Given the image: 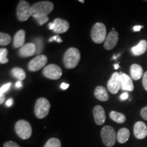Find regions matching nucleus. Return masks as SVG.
Here are the masks:
<instances>
[{"label":"nucleus","instance_id":"obj_1","mask_svg":"<svg viewBox=\"0 0 147 147\" xmlns=\"http://www.w3.org/2000/svg\"><path fill=\"white\" fill-rule=\"evenodd\" d=\"M54 5L49 1H42L36 3L32 6V16L34 18L48 16L53 10Z\"/></svg>","mask_w":147,"mask_h":147},{"label":"nucleus","instance_id":"obj_2","mask_svg":"<svg viewBox=\"0 0 147 147\" xmlns=\"http://www.w3.org/2000/svg\"><path fill=\"white\" fill-rule=\"evenodd\" d=\"M80 60V54L76 48H69L63 55L64 65L67 69H73L76 67Z\"/></svg>","mask_w":147,"mask_h":147},{"label":"nucleus","instance_id":"obj_3","mask_svg":"<svg viewBox=\"0 0 147 147\" xmlns=\"http://www.w3.org/2000/svg\"><path fill=\"white\" fill-rule=\"evenodd\" d=\"M51 104L49 101L45 97H40L38 99L35 104L34 113L38 119H42L49 115L50 111Z\"/></svg>","mask_w":147,"mask_h":147},{"label":"nucleus","instance_id":"obj_4","mask_svg":"<svg viewBox=\"0 0 147 147\" xmlns=\"http://www.w3.org/2000/svg\"><path fill=\"white\" fill-rule=\"evenodd\" d=\"M91 39L95 43L101 44L106 38V27L104 23H97L93 25L91 32Z\"/></svg>","mask_w":147,"mask_h":147},{"label":"nucleus","instance_id":"obj_5","mask_svg":"<svg viewBox=\"0 0 147 147\" xmlns=\"http://www.w3.org/2000/svg\"><path fill=\"white\" fill-rule=\"evenodd\" d=\"M15 131L18 136L23 140H27L32 136V128L28 121L19 120L16 123Z\"/></svg>","mask_w":147,"mask_h":147},{"label":"nucleus","instance_id":"obj_6","mask_svg":"<svg viewBox=\"0 0 147 147\" xmlns=\"http://www.w3.org/2000/svg\"><path fill=\"white\" fill-rule=\"evenodd\" d=\"M101 137L104 144L107 147H112L115 144L117 134L113 127L107 125L101 130Z\"/></svg>","mask_w":147,"mask_h":147},{"label":"nucleus","instance_id":"obj_7","mask_svg":"<svg viewBox=\"0 0 147 147\" xmlns=\"http://www.w3.org/2000/svg\"><path fill=\"white\" fill-rule=\"evenodd\" d=\"M32 6L26 1H20L16 8V15L20 21H25L32 16Z\"/></svg>","mask_w":147,"mask_h":147},{"label":"nucleus","instance_id":"obj_8","mask_svg":"<svg viewBox=\"0 0 147 147\" xmlns=\"http://www.w3.org/2000/svg\"><path fill=\"white\" fill-rule=\"evenodd\" d=\"M42 74L46 78L51 80H57L62 75L61 68L55 64H50L43 69Z\"/></svg>","mask_w":147,"mask_h":147},{"label":"nucleus","instance_id":"obj_9","mask_svg":"<svg viewBox=\"0 0 147 147\" xmlns=\"http://www.w3.org/2000/svg\"><path fill=\"white\" fill-rule=\"evenodd\" d=\"M108 90L113 94H117L121 89V74L115 72L113 74L111 78L108 80L107 84Z\"/></svg>","mask_w":147,"mask_h":147},{"label":"nucleus","instance_id":"obj_10","mask_svg":"<svg viewBox=\"0 0 147 147\" xmlns=\"http://www.w3.org/2000/svg\"><path fill=\"white\" fill-rule=\"evenodd\" d=\"M48 61V59L45 55H40L36 56L29 61L28 69L31 71H36L43 68Z\"/></svg>","mask_w":147,"mask_h":147},{"label":"nucleus","instance_id":"obj_11","mask_svg":"<svg viewBox=\"0 0 147 147\" xmlns=\"http://www.w3.org/2000/svg\"><path fill=\"white\" fill-rule=\"evenodd\" d=\"M119 41V34L115 31L110 32L104 41V47L106 50H112L116 47Z\"/></svg>","mask_w":147,"mask_h":147},{"label":"nucleus","instance_id":"obj_12","mask_svg":"<svg viewBox=\"0 0 147 147\" xmlns=\"http://www.w3.org/2000/svg\"><path fill=\"white\" fill-rule=\"evenodd\" d=\"M134 134L137 139L142 140L147 136V126L142 121H138L134 127Z\"/></svg>","mask_w":147,"mask_h":147},{"label":"nucleus","instance_id":"obj_13","mask_svg":"<svg viewBox=\"0 0 147 147\" xmlns=\"http://www.w3.org/2000/svg\"><path fill=\"white\" fill-rule=\"evenodd\" d=\"M93 117L95 123L98 125H102L106 121V113L104 108L101 106H96L93 110Z\"/></svg>","mask_w":147,"mask_h":147},{"label":"nucleus","instance_id":"obj_14","mask_svg":"<svg viewBox=\"0 0 147 147\" xmlns=\"http://www.w3.org/2000/svg\"><path fill=\"white\" fill-rule=\"evenodd\" d=\"M36 54V48L34 43H27L21 47L18 51V55L20 57L23 58L32 57Z\"/></svg>","mask_w":147,"mask_h":147},{"label":"nucleus","instance_id":"obj_15","mask_svg":"<svg viewBox=\"0 0 147 147\" xmlns=\"http://www.w3.org/2000/svg\"><path fill=\"white\" fill-rule=\"evenodd\" d=\"M53 23L55 25V29H53V32L56 34H63L67 32L69 28V23L62 18H55Z\"/></svg>","mask_w":147,"mask_h":147},{"label":"nucleus","instance_id":"obj_16","mask_svg":"<svg viewBox=\"0 0 147 147\" xmlns=\"http://www.w3.org/2000/svg\"><path fill=\"white\" fill-rule=\"evenodd\" d=\"M121 78V89L126 91H132L134 89L132 79L125 73H120Z\"/></svg>","mask_w":147,"mask_h":147},{"label":"nucleus","instance_id":"obj_17","mask_svg":"<svg viewBox=\"0 0 147 147\" xmlns=\"http://www.w3.org/2000/svg\"><path fill=\"white\" fill-rule=\"evenodd\" d=\"M25 32L23 29H21L16 32L14 37L13 47L14 49L21 48L25 45Z\"/></svg>","mask_w":147,"mask_h":147},{"label":"nucleus","instance_id":"obj_18","mask_svg":"<svg viewBox=\"0 0 147 147\" xmlns=\"http://www.w3.org/2000/svg\"><path fill=\"white\" fill-rule=\"evenodd\" d=\"M130 74L131 78L134 80H138L143 77V69L138 64L134 63L130 67Z\"/></svg>","mask_w":147,"mask_h":147},{"label":"nucleus","instance_id":"obj_19","mask_svg":"<svg viewBox=\"0 0 147 147\" xmlns=\"http://www.w3.org/2000/svg\"><path fill=\"white\" fill-rule=\"evenodd\" d=\"M147 50V41L145 40H142L136 46L131 48L132 54L135 56H140L142 55L146 52Z\"/></svg>","mask_w":147,"mask_h":147},{"label":"nucleus","instance_id":"obj_20","mask_svg":"<svg viewBox=\"0 0 147 147\" xmlns=\"http://www.w3.org/2000/svg\"><path fill=\"white\" fill-rule=\"evenodd\" d=\"M94 95L97 100L102 101V102H106L109 98L106 88L102 87V86H98L95 88Z\"/></svg>","mask_w":147,"mask_h":147},{"label":"nucleus","instance_id":"obj_21","mask_svg":"<svg viewBox=\"0 0 147 147\" xmlns=\"http://www.w3.org/2000/svg\"><path fill=\"white\" fill-rule=\"evenodd\" d=\"M130 136L129 130L127 128H121L118 131L117 135V139L121 144H124L128 140Z\"/></svg>","mask_w":147,"mask_h":147},{"label":"nucleus","instance_id":"obj_22","mask_svg":"<svg viewBox=\"0 0 147 147\" xmlns=\"http://www.w3.org/2000/svg\"><path fill=\"white\" fill-rule=\"evenodd\" d=\"M110 118L117 123H123L126 121L125 115L117 111L110 112Z\"/></svg>","mask_w":147,"mask_h":147},{"label":"nucleus","instance_id":"obj_23","mask_svg":"<svg viewBox=\"0 0 147 147\" xmlns=\"http://www.w3.org/2000/svg\"><path fill=\"white\" fill-rule=\"evenodd\" d=\"M12 76H13L14 78L18 79L20 81L24 80V79H25V78H26V74H25V71L22 68H20V67H14V68L12 69Z\"/></svg>","mask_w":147,"mask_h":147},{"label":"nucleus","instance_id":"obj_24","mask_svg":"<svg viewBox=\"0 0 147 147\" xmlns=\"http://www.w3.org/2000/svg\"><path fill=\"white\" fill-rule=\"evenodd\" d=\"M34 45L36 48V55H39L44 49V40L42 38H36L34 39Z\"/></svg>","mask_w":147,"mask_h":147},{"label":"nucleus","instance_id":"obj_25","mask_svg":"<svg viewBox=\"0 0 147 147\" xmlns=\"http://www.w3.org/2000/svg\"><path fill=\"white\" fill-rule=\"evenodd\" d=\"M11 37L5 33H0V45L1 46H7L10 43Z\"/></svg>","mask_w":147,"mask_h":147},{"label":"nucleus","instance_id":"obj_26","mask_svg":"<svg viewBox=\"0 0 147 147\" xmlns=\"http://www.w3.org/2000/svg\"><path fill=\"white\" fill-rule=\"evenodd\" d=\"M44 147H61V143L59 139L52 138L46 142Z\"/></svg>","mask_w":147,"mask_h":147},{"label":"nucleus","instance_id":"obj_27","mask_svg":"<svg viewBox=\"0 0 147 147\" xmlns=\"http://www.w3.org/2000/svg\"><path fill=\"white\" fill-rule=\"evenodd\" d=\"M8 51L6 49L1 48L0 49V63L1 64H5L8 62V59L7 58Z\"/></svg>","mask_w":147,"mask_h":147},{"label":"nucleus","instance_id":"obj_28","mask_svg":"<svg viewBox=\"0 0 147 147\" xmlns=\"http://www.w3.org/2000/svg\"><path fill=\"white\" fill-rule=\"evenodd\" d=\"M34 19L37 21V23H38V25H43L44 24H45L47 22H48L49 18L48 16H41V17L36 18H34Z\"/></svg>","mask_w":147,"mask_h":147},{"label":"nucleus","instance_id":"obj_29","mask_svg":"<svg viewBox=\"0 0 147 147\" xmlns=\"http://www.w3.org/2000/svg\"><path fill=\"white\" fill-rule=\"evenodd\" d=\"M10 86H11V82H8V83L1 86V88H0V94H4V93L8 91L9 89H10Z\"/></svg>","mask_w":147,"mask_h":147},{"label":"nucleus","instance_id":"obj_30","mask_svg":"<svg viewBox=\"0 0 147 147\" xmlns=\"http://www.w3.org/2000/svg\"><path fill=\"white\" fill-rule=\"evenodd\" d=\"M3 147H21L17 143L13 142V141H8L4 143Z\"/></svg>","mask_w":147,"mask_h":147},{"label":"nucleus","instance_id":"obj_31","mask_svg":"<svg viewBox=\"0 0 147 147\" xmlns=\"http://www.w3.org/2000/svg\"><path fill=\"white\" fill-rule=\"evenodd\" d=\"M140 115L144 120L147 121V106L143 108L140 111Z\"/></svg>","mask_w":147,"mask_h":147},{"label":"nucleus","instance_id":"obj_32","mask_svg":"<svg viewBox=\"0 0 147 147\" xmlns=\"http://www.w3.org/2000/svg\"><path fill=\"white\" fill-rule=\"evenodd\" d=\"M142 84L144 89L147 91V71L144 74V75H143Z\"/></svg>","mask_w":147,"mask_h":147},{"label":"nucleus","instance_id":"obj_33","mask_svg":"<svg viewBox=\"0 0 147 147\" xmlns=\"http://www.w3.org/2000/svg\"><path fill=\"white\" fill-rule=\"evenodd\" d=\"M53 41H55L57 42H58V43H61L62 42H63V40L61 39V38L59 36H55L52 37V38H51L50 39H49V42H53Z\"/></svg>","mask_w":147,"mask_h":147},{"label":"nucleus","instance_id":"obj_34","mask_svg":"<svg viewBox=\"0 0 147 147\" xmlns=\"http://www.w3.org/2000/svg\"><path fill=\"white\" fill-rule=\"evenodd\" d=\"M128 97H129V94L127 93V92H125V93H122V94L121 95L120 99L121 100L123 101V100H126L127 99H128Z\"/></svg>","mask_w":147,"mask_h":147},{"label":"nucleus","instance_id":"obj_35","mask_svg":"<svg viewBox=\"0 0 147 147\" xmlns=\"http://www.w3.org/2000/svg\"><path fill=\"white\" fill-rule=\"evenodd\" d=\"M13 102H14L13 99L10 98L6 101V102H5V105H6L7 107H10V106L13 104Z\"/></svg>","mask_w":147,"mask_h":147},{"label":"nucleus","instance_id":"obj_36","mask_svg":"<svg viewBox=\"0 0 147 147\" xmlns=\"http://www.w3.org/2000/svg\"><path fill=\"white\" fill-rule=\"evenodd\" d=\"M143 28V26H141V25H136L133 27V30L134 32H140V29Z\"/></svg>","mask_w":147,"mask_h":147},{"label":"nucleus","instance_id":"obj_37","mask_svg":"<svg viewBox=\"0 0 147 147\" xmlns=\"http://www.w3.org/2000/svg\"><path fill=\"white\" fill-rule=\"evenodd\" d=\"M68 87H69V84L63 82V83H61V89L63 90L67 89Z\"/></svg>","mask_w":147,"mask_h":147},{"label":"nucleus","instance_id":"obj_38","mask_svg":"<svg viewBox=\"0 0 147 147\" xmlns=\"http://www.w3.org/2000/svg\"><path fill=\"white\" fill-rule=\"evenodd\" d=\"M22 86H23V84H22V82L20 80H18V81L16 82L15 88H16V89H20V88L22 87Z\"/></svg>","mask_w":147,"mask_h":147},{"label":"nucleus","instance_id":"obj_39","mask_svg":"<svg viewBox=\"0 0 147 147\" xmlns=\"http://www.w3.org/2000/svg\"><path fill=\"white\" fill-rule=\"evenodd\" d=\"M0 97H1V99H0V104H2L3 102V101L5 100V95L4 94H0Z\"/></svg>","mask_w":147,"mask_h":147},{"label":"nucleus","instance_id":"obj_40","mask_svg":"<svg viewBox=\"0 0 147 147\" xmlns=\"http://www.w3.org/2000/svg\"><path fill=\"white\" fill-rule=\"evenodd\" d=\"M49 28L51 29V30H53L55 29V25L53 23H50L49 24Z\"/></svg>","mask_w":147,"mask_h":147},{"label":"nucleus","instance_id":"obj_41","mask_svg":"<svg viewBox=\"0 0 147 147\" xmlns=\"http://www.w3.org/2000/svg\"><path fill=\"white\" fill-rule=\"evenodd\" d=\"M114 67H115V69H119V63H116V64H115V65H114Z\"/></svg>","mask_w":147,"mask_h":147},{"label":"nucleus","instance_id":"obj_42","mask_svg":"<svg viewBox=\"0 0 147 147\" xmlns=\"http://www.w3.org/2000/svg\"><path fill=\"white\" fill-rule=\"evenodd\" d=\"M80 1V2H81V3H84V1H83V0H80V1Z\"/></svg>","mask_w":147,"mask_h":147}]
</instances>
